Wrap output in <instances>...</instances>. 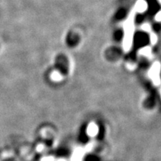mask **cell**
<instances>
[{
	"instance_id": "ba28073f",
	"label": "cell",
	"mask_w": 161,
	"mask_h": 161,
	"mask_svg": "<svg viewBox=\"0 0 161 161\" xmlns=\"http://www.w3.org/2000/svg\"><path fill=\"white\" fill-rule=\"evenodd\" d=\"M160 1H161V0H160Z\"/></svg>"
},
{
	"instance_id": "7a4b0ae2",
	"label": "cell",
	"mask_w": 161,
	"mask_h": 161,
	"mask_svg": "<svg viewBox=\"0 0 161 161\" xmlns=\"http://www.w3.org/2000/svg\"><path fill=\"white\" fill-rule=\"evenodd\" d=\"M84 154V149L82 148H78L74 152L73 156H72V161H81V159Z\"/></svg>"
},
{
	"instance_id": "5b68a950",
	"label": "cell",
	"mask_w": 161,
	"mask_h": 161,
	"mask_svg": "<svg viewBox=\"0 0 161 161\" xmlns=\"http://www.w3.org/2000/svg\"><path fill=\"white\" fill-rule=\"evenodd\" d=\"M43 148H44V146H43V145H39V146H37V149L38 152H42V151L43 150Z\"/></svg>"
},
{
	"instance_id": "52a82bcc",
	"label": "cell",
	"mask_w": 161,
	"mask_h": 161,
	"mask_svg": "<svg viewBox=\"0 0 161 161\" xmlns=\"http://www.w3.org/2000/svg\"><path fill=\"white\" fill-rule=\"evenodd\" d=\"M57 161H66V160H64V159H59V160H58Z\"/></svg>"
},
{
	"instance_id": "277c9868",
	"label": "cell",
	"mask_w": 161,
	"mask_h": 161,
	"mask_svg": "<svg viewBox=\"0 0 161 161\" xmlns=\"http://www.w3.org/2000/svg\"><path fill=\"white\" fill-rule=\"evenodd\" d=\"M41 161H55V158L52 156L44 157V158L41 159Z\"/></svg>"
},
{
	"instance_id": "3957f363",
	"label": "cell",
	"mask_w": 161,
	"mask_h": 161,
	"mask_svg": "<svg viewBox=\"0 0 161 161\" xmlns=\"http://www.w3.org/2000/svg\"><path fill=\"white\" fill-rule=\"evenodd\" d=\"M52 78L54 80H59L61 78V76H60V74L58 73V72H54L52 75Z\"/></svg>"
},
{
	"instance_id": "6da1fadb",
	"label": "cell",
	"mask_w": 161,
	"mask_h": 161,
	"mask_svg": "<svg viewBox=\"0 0 161 161\" xmlns=\"http://www.w3.org/2000/svg\"><path fill=\"white\" fill-rule=\"evenodd\" d=\"M98 132V128L97 125L93 123V122H92V123H90L89 125H88L87 129H86V133H87V134L90 136L93 137V136L97 135Z\"/></svg>"
},
{
	"instance_id": "8992f818",
	"label": "cell",
	"mask_w": 161,
	"mask_h": 161,
	"mask_svg": "<svg viewBox=\"0 0 161 161\" xmlns=\"http://www.w3.org/2000/svg\"><path fill=\"white\" fill-rule=\"evenodd\" d=\"M157 19L158 20H161V12H160V13L157 15Z\"/></svg>"
}]
</instances>
